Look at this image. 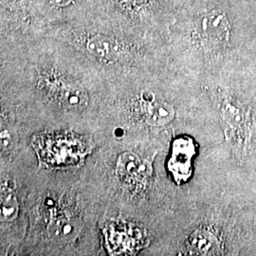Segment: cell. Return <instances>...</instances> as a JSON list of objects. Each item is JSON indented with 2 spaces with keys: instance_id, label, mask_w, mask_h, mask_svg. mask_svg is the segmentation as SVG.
<instances>
[{
  "instance_id": "1",
  "label": "cell",
  "mask_w": 256,
  "mask_h": 256,
  "mask_svg": "<svg viewBox=\"0 0 256 256\" xmlns=\"http://www.w3.org/2000/svg\"><path fill=\"white\" fill-rule=\"evenodd\" d=\"M174 158L173 162L176 164H173V172L176 176H180V180H186L190 174V158L194 153L191 140L180 138L174 142Z\"/></svg>"
},
{
  "instance_id": "2",
  "label": "cell",
  "mask_w": 256,
  "mask_h": 256,
  "mask_svg": "<svg viewBox=\"0 0 256 256\" xmlns=\"http://www.w3.org/2000/svg\"><path fill=\"white\" fill-rule=\"evenodd\" d=\"M59 100L66 108L75 111L84 110L88 106V92L81 86L68 84L59 90Z\"/></svg>"
},
{
  "instance_id": "3",
  "label": "cell",
  "mask_w": 256,
  "mask_h": 256,
  "mask_svg": "<svg viewBox=\"0 0 256 256\" xmlns=\"http://www.w3.org/2000/svg\"><path fill=\"white\" fill-rule=\"evenodd\" d=\"M86 48L88 52L101 59H112L119 52V46L115 40L100 34L90 37Z\"/></svg>"
},
{
  "instance_id": "4",
  "label": "cell",
  "mask_w": 256,
  "mask_h": 256,
  "mask_svg": "<svg viewBox=\"0 0 256 256\" xmlns=\"http://www.w3.org/2000/svg\"><path fill=\"white\" fill-rule=\"evenodd\" d=\"M174 110L167 102H153L147 113V124L151 126H162L174 119Z\"/></svg>"
},
{
  "instance_id": "5",
  "label": "cell",
  "mask_w": 256,
  "mask_h": 256,
  "mask_svg": "<svg viewBox=\"0 0 256 256\" xmlns=\"http://www.w3.org/2000/svg\"><path fill=\"white\" fill-rule=\"evenodd\" d=\"M19 205L18 198L12 189L4 188L1 192L0 216L4 222H10L18 216Z\"/></svg>"
},
{
  "instance_id": "6",
  "label": "cell",
  "mask_w": 256,
  "mask_h": 256,
  "mask_svg": "<svg viewBox=\"0 0 256 256\" xmlns=\"http://www.w3.org/2000/svg\"><path fill=\"white\" fill-rule=\"evenodd\" d=\"M48 232L50 238L56 241H64L68 238L74 236L76 232V227L70 220H55L48 226Z\"/></svg>"
},
{
  "instance_id": "7",
  "label": "cell",
  "mask_w": 256,
  "mask_h": 256,
  "mask_svg": "<svg viewBox=\"0 0 256 256\" xmlns=\"http://www.w3.org/2000/svg\"><path fill=\"white\" fill-rule=\"evenodd\" d=\"M142 164L140 158L134 153H122L117 162L118 173L122 176H134L140 172Z\"/></svg>"
},
{
  "instance_id": "8",
  "label": "cell",
  "mask_w": 256,
  "mask_h": 256,
  "mask_svg": "<svg viewBox=\"0 0 256 256\" xmlns=\"http://www.w3.org/2000/svg\"><path fill=\"white\" fill-rule=\"evenodd\" d=\"M221 16L216 14H208V16H205L200 24L202 34L212 40L222 38L226 30H223L221 26Z\"/></svg>"
},
{
  "instance_id": "9",
  "label": "cell",
  "mask_w": 256,
  "mask_h": 256,
  "mask_svg": "<svg viewBox=\"0 0 256 256\" xmlns=\"http://www.w3.org/2000/svg\"><path fill=\"white\" fill-rule=\"evenodd\" d=\"M142 100L146 102H150V104H153L154 100H155V97L153 95L152 92H149V90H144L142 94Z\"/></svg>"
},
{
  "instance_id": "10",
  "label": "cell",
  "mask_w": 256,
  "mask_h": 256,
  "mask_svg": "<svg viewBox=\"0 0 256 256\" xmlns=\"http://www.w3.org/2000/svg\"><path fill=\"white\" fill-rule=\"evenodd\" d=\"M74 0H50V2L52 4H54L56 6H59V7H62V6H66L68 5L70 3H72Z\"/></svg>"
},
{
  "instance_id": "11",
  "label": "cell",
  "mask_w": 256,
  "mask_h": 256,
  "mask_svg": "<svg viewBox=\"0 0 256 256\" xmlns=\"http://www.w3.org/2000/svg\"><path fill=\"white\" fill-rule=\"evenodd\" d=\"M124 2H126V3H128V4H131V5H134V4H136L138 1H140V0H122Z\"/></svg>"
}]
</instances>
